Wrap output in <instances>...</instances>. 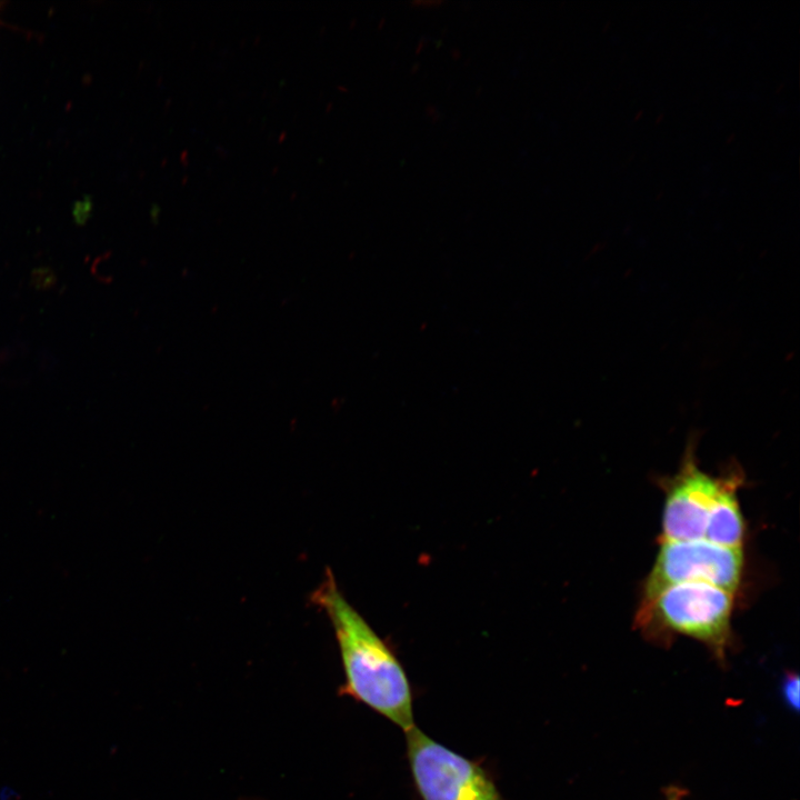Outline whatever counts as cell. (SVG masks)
I'll use <instances>...</instances> for the list:
<instances>
[{
	"label": "cell",
	"instance_id": "7",
	"mask_svg": "<svg viewBox=\"0 0 800 800\" xmlns=\"http://www.w3.org/2000/svg\"><path fill=\"white\" fill-rule=\"evenodd\" d=\"M783 701L793 711L799 709V677L797 673H789L781 684Z\"/></svg>",
	"mask_w": 800,
	"mask_h": 800
},
{
	"label": "cell",
	"instance_id": "6",
	"mask_svg": "<svg viewBox=\"0 0 800 800\" xmlns=\"http://www.w3.org/2000/svg\"><path fill=\"white\" fill-rule=\"evenodd\" d=\"M739 481L737 474L726 478L718 499L709 513L704 540L723 547H741L744 536V521L736 496Z\"/></svg>",
	"mask_w": 800,
	"mask_h": 800
},
{
	"label": "cell",
	"instance_id": "2",
	"mask_svg": "<svg viewBox=\"0 0 800 800\" xmlns=\"http://www.w3.org/2000/svg\"><path fill=\"white\" fill-rule=\"evenodd\" d=\"M732 603L731 592L706 582H684L642 603L639 620L699 640L723 659Z\"/></svg>",
	"mask_w": 800,
	"mask_h": 800
},
{
	"label": "cell",
	"instance_id": "8",
	"mask_svg": "<svg viewBox=\"0 0 800 800\" xmlns=\"http://www.w3.org/2000/svg\"><path fill=\"white\" fill-rule=\"evenodd\" d=\"M686 791L677 786L669 787L666 791L664 800H683Z\"/></svg>",
	"mask_w": 800,
	"mask_h": 800
},
{
	"label": "cell",
	"instance_id": "4",
	"mask_svg": "<svg viewBox=\"0 0 800 800\" xmlns=\"http://www.w3.org/2000/svg\"><path fill=\"white\" fill-rule=\"evenodd\" d=\"M741 547H723L704 539L662 540L657 560L644 584L643 602L662 590L684 582H706L734 593L741 580Z\"/></svg>",
	"mask_w": 800,
	"mask_h": 800
},
{
	"label": "cell",
	"instance_id": "1",
	"mask_svg": "<svg viewBox=\"0 0 800 800\" xmlns=\"http://www.w3.org/2000/svg\"><path fill=\"white\" fill-rule=\"evenodd\" d=\"M311 601L331 622L346 677L344 692L406 732L412 729V691L401 662L344 598L330 569Z\"/></svg>",
	"mask_w": 800,
	"mask_h": 800
},
{
	"label": "cell",
	"instance_id": "3",
	"mask_svg": "<svg viewBox=\"0 0 800 800\" xmlns=\"http://www.w3.org/2000/svg\"><path fill=\"white\" fill-rule=\"evenodd\" d=\"M406 733L410 769L422 800H503L481 766L416 727Z\"/></svg>",
	"mask_w": 800,
	"mask_h": 800
},
{
	"label": "cell",
	"instance_id": "5",
	"mask_svg": "<svg viewBox=\"0 0 800 800\" xmlns=\"http://www.w3.org/2000/svg\"><path fill=\"white\" fill-rule=\"evenodd\" d=\"M696 437L688 442L679 472L668 481L662 514V540H701L709 513L726 478L700 470L694 458Z\"/></svg>",
	"mask_w": 800,
	"mask_h": 800
}]
</instances>
